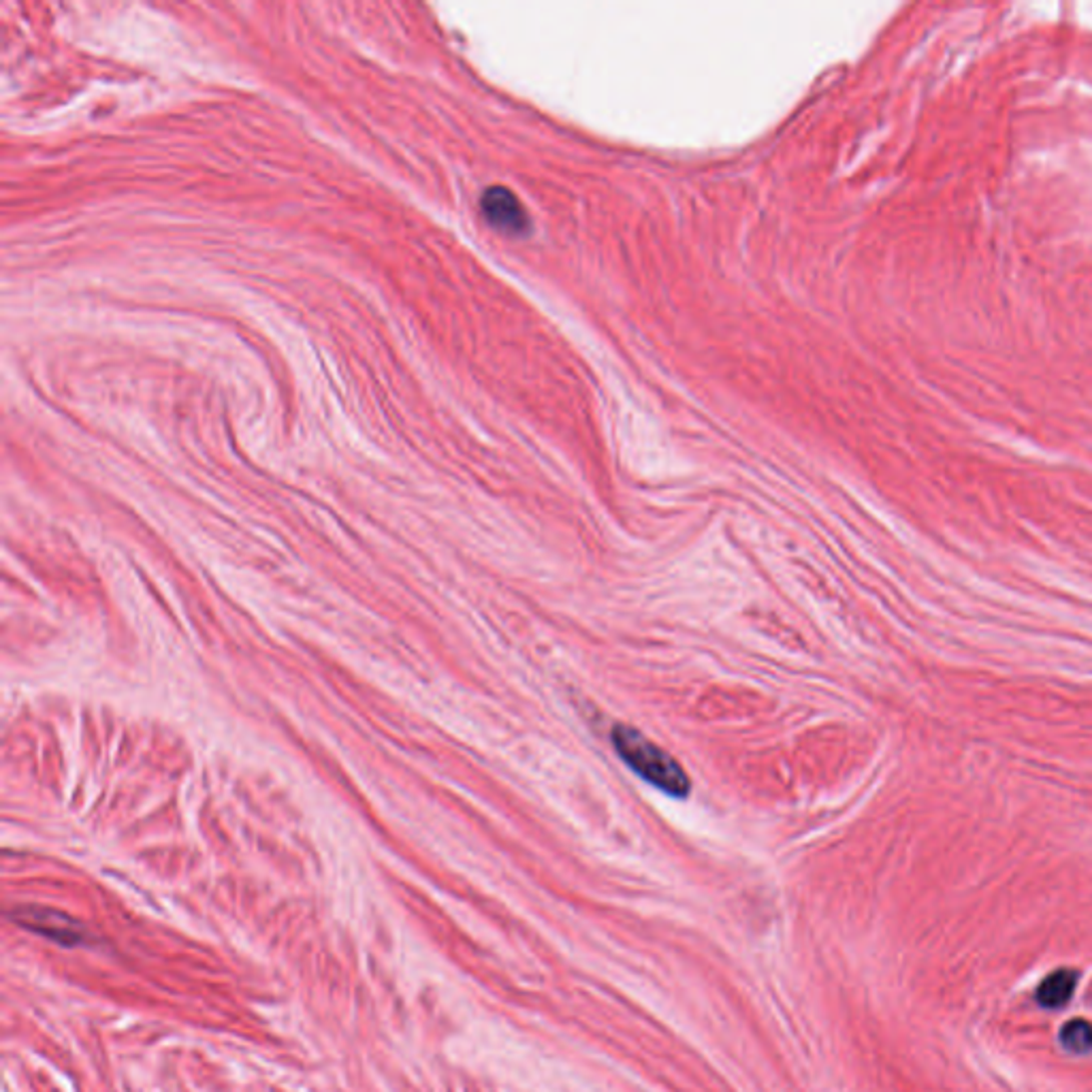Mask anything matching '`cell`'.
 <instances>
[{
    "label": "cell",
    "mask_w": 1092,
    "mask_h": 1092,
    "mask_svg": "<svg viewBox=\"0 0 1092 1092\" xmlns=\"http://www.w3.org/2000/svg\"><path fill=\"white\" fill-rule=\"evenodd\" d=\"M611 741L617 756L647 784L673 798H686L690 794L692 781L683 771V766L671 754H666L662 747L651 743L643 732L632 726L617 724L611 732Z\"/></svg>",
    "instance_id": "6da1fadb"
},
{
    "label": "cell",
    "mask_w": 1092,
    "mask_h": 1092,
    "mask_svg": "<svg viewBox=\"0 0 1092 1092\" xmlns=\"http://www.w3.org/2000/svg\"><path fill=\"white\" fill-rule=\"evenodd\" d=\"M1075 986H1078V971L1061 969L1048 975L1037 988V1003L1043 1009H1058L1071 1001Z\"/></svg>",
    "instance_id": "277c9868"
},
{
    "label": "cell",
    "mask_w": 1092,
    "mask_h": 1092,
    "mask_svg": "<svg viewBox=\"0 0 1092 1092\" xmlns=\"http://www.w3.org/2000/svg\"><path fill=\"white\" fill-rule=\"evenodd\" d=\"M480 209L486 222L506 235H525L529 231V216L525 207L508 188L491 186L482 192Z\"/></svg>",
    "instance_id": "3957f363"
},
{
    "label": "cell",
    "mask_w": 1092,
    "mask_h": 1092,
    "mask_svg": "<svg viewBox=\"0 0 1092 1092\" xmlns=\"http://www.w3.org/2000/svg\"><path fill=\"white\" fill-rule=\"evenodd\" d=\"M11 920L26 928V931L64 945V948H77V945H86L90 941L86 926L54 909L18 907L11 914Z\"/></svg>",
    "instance_id": "7a4b0ae2"
},
{
    "label": "cell",
    "mask_w": 1092,
    "mask_h": 1092,
    "mask_svg": "<svg viewBox=\"0 0 1092 1092\" xmlns=\"http://www.w3.org/2000/svg\"><path fill=\"white\" fill-rule=\"evenodd\" d=\"M1061 1046L1071 1054L1092 1052V1024L1086 1020H1071L1061 1031Z\"/></svg>",
    "instance_id": "5b68a950"
}]
</instances>
